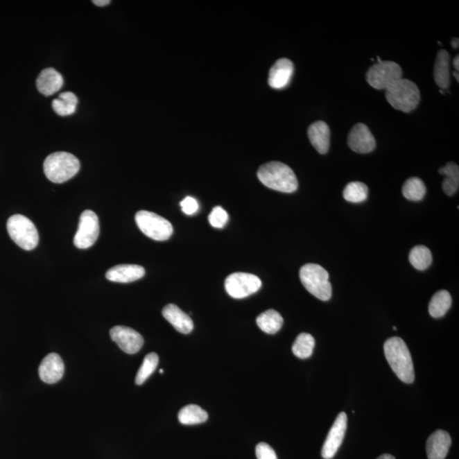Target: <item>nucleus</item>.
<instances>
[{
	"instance_id": "f257e3e1",
	"label": "nucleus",
	"mask_w": 459,
	"mask_h": 459,
	"mask_svg": "<svg viewBox=\"0 0 459 459\" xmlns=\"http://www.w3.org/2000/svg\"><path fill=\"white\" fill-rule=\"evenodd\" d=\"M383 351L387 362L402 382L412 383L415 381V368L411 354L402 338H388L383 345Z\"/></svg>"
},
{
	"instance_id": "f03ea898",
	"label": "nucleus",
	"mask_w": 459,
	"mask_h": 459,
	"mask_svg": "<svg viewBox=\"0 0 459 459\" xmlns=\"http://www.w3.org/2000/svg\"><path fill=\"white\" fill-rule=\"evenodd\" d=\"M258 178L270 189L292 193L298 189V180L291 167L281 162H270L258 171Z\"/></svg>"
},
{
	"instance_id": "7ed1b4c3",
	"label": "nucleus",
	"mask_w": 459,
	"mask_h": 459,
	"mask_svg": "<svg viewBox=\"0 0 459 459\" xmlns=\"http://www.w3.org/2000/svg\"><path fill=\"white\" fill-rule=\"evenodd\" d=\"M80 169V160L69 153H51L44 162V174L54 183L61 184L67 182L76 175Z\"/></svg>"
},
{
	"instance_id": "20e7f679",
	"label": "nucleus",
	"mask_w": 459,
	"mask_h": 459,
	"mask_svg": "<svg viewBox=\"0 0 459 459\" xmlns=\"http://www.w3.org/2000/svg\"><path fill=\"white\" fill-rule=\"evenodd\" d=\"M386 97L397 110L411 112L419 103L420 92L415 83L401 78L386 89Z\"/></svg>"
},
{
	"instance_id": "39448f33",
	"label": "nucleus",
	"mask_w": 459,
	"mask_h": 459,
	"mask_svg": "<svg viewBox=\"0 0 459 459\" xmlns=\"http://www.w3.org/2000/svg\"><path fill=\"white\" fill-rule=\"evenodd\" d=\"M300 278L304 287L315 298L327 301L332 297L329 274L322 266L317 264L304 265L300 270Z\"/></svg>"
},
{
	"instance_id": "423d86ee",
	"label": "nucleus",
	"mask_w": 459,
	"mask_h": 459,
	"mask_svg": "<svg viewBox=\"0 0 459 459\" xmlns=\"http://www.w3.org/2000/svg\"><path fill=\"white\" fill-rule=\"evenodd\" d=\"M7 231L14 243L24 250H33L39 244V232L28 218L15 214L7 221Z\"/></svg>"
},
{
	"instance_id": "0eeeda50",
	"label": "nucleus",
	"mask_w": 459,
	"mask_h": 459,
	"mask_svg": "<svg viewBox=\"0 0 459 459\" xmlns=\"http://www.w3.org/2000/svg\"><path fill=\"white\" fill-rule=\"evenodd\" d=\"M135 222L139 229L146 236L156 241L171 239L174 232L171 222L155 213L141 210L135 214Z\"/></svg>"
},
{
	"instance_id": "6e6552de",
	"label": "nucleus",
	"mask_w": 459,
	"mask_h": 459,
	"mask_svg": "<svg viewBox=\"0 0 459 459\" xmlns=\"http://www.w3.org/2000/svg\"><path fill=\"white\" fill-rule=\"evenodd\" d=\"M366 78L372 88L387 89L402 78V69L397 62L382 61L375 63L368 69Z\"/></svg>"
},
{
	"instance_id": "1a4fd4ad",
	"label": "nucleus",
	"mask_w": 459,
	"mask_h": 459,
	"mask_svg": "<svg viewBox=\"0 0 459 459\" xmlns=\"http://www.w3.org/2000/svg\"><path fill=\"white\" fill-rule=\"evenodd\" d=\"M261 280L255 275L236 272L230 275L225 282L228 295L234 299H243L261 288Z\"/></svg>"
},
{
	"instance_id": "9d476101",
	"label": "nucleus",
	"mask_w": 459,
	"mask_h": 459,
	"mask_svg": "<svg viewBox=\"0 0 459 459\" xmlns=\"http://www.w3.org/2000/svg\"><path fill=\"white\" fill-rule=\"evenodd\" d=\"M100 234L99 219L92 210H85L80 219V225L74 236V245L80 250H86L95 244Z\"/></svg>"
},
{
	"instance_id": "9b49d317",
	"label": "nucleus",
	"mask_w": 459,
	"mask_h": 459,
	"mask_svg": "<svg viewBox=\"0 0 459 459\" xmlns=\"http://www.w3.org/2000/svg\"><path fill=\"white\" fill-rule=\"evenodd\" d=\"M347 430V415L344 412L340 413L336 417L334 424L331 428L329 435L322 449V456L325 459H331L336 454L343 443L345 432Z\"/></svg>"
},
{
	"instance_id": "f8f14e48",
	"label": "nucleus",
	"mask_w": 459,
	"mask_h": 459,
	"mask_svg": "<svg viewBox=\"0 0 459 459\" xmlns=\"http://www.w3.org/2000/svg\"><path fill=\"white\" fill-rule=\"evenodd\" d=\"M110 336L119 347L127 354L137 353L141 349L144 340L137 331L125 326H116L110 331Z\"/></svg>"
},
{
	"instance_id": "ddd939ff",
	"label": "nucleus",
	"mask_w": 459,
	"mask_h": 459,
	"mask_svg": "<svg viewBox=\"0 0 459 459\" xmlns=\"http://www.w3.org/2000/svg\"><path fill=\"white\" fill-rule=\"evenodd\" d=\"M348 145L357 153H370L376 148V141L370 128L364 123H356L348 135Z\"/></svg>"
},
{
	"instance_id": "4468645a",
	"label": "nucleus",
	"mask_w": 459,
	"mask_h": 459,
	"mask_svg": "<svg viewBox=\"0 0 459 459\" xmlns=\"http://www.w3.org/2000/svg\"><path fill=\"white\" fill-rule=\"evenodd\" d=\"M65 366L62 357L56 353L49 354L40 363L39 374L41 380L46 383H55L63 377Z\"/></svg>"
},
{
	"instance_id": "2eb2a0df",
	"label": "nucleus",
	"mask_w": 459,
	"mask_h": 459,
	"mask_svg": "<svg viewBox=\"0 0 459 459\" xmlns=\"http://www.w3.org/2000/svg\"><path fill=\"white\" fill-rule=\"evenodd\" d=\"M293 63L287 58L277 60L269 71L268 83L270 87L284 89L291 83L293 73Z\"/></svg>"
},
{
	"instance_id": "dca6fc26",
	"label": "nucleus",
	"mask_w": 459,
	"mask_h": 459,
	"mask_svg": "<svg viewBox=\"0 0 459 459\" xmlns=\"http://www.w3.org/2000/svg\"><path fill=\"white\" fill-rule=\"evenodd\" d=\"M145 273V269L141 266L123 264L109 269L106 277L114 283L128 284L141 279Z\"/></svg>"
},
{
	"instance_id": "f3484780",
	"label": "nucleus",
	"mask_w": 459,
	"mask_h": 459,
	"mask_svg": "<svg viewBox=\"0 0 459 459\" xmlns=\"http://www.w3.org/2000/svg\"><path fill=\"white\" fill-rule=\"evenodd\" d=\"M451 444V436L447 431H435L428 438L426 444L428 459H445Z\"/></svg>"
},
{
	"instance_id": "a211bd4d",
	"label": "nucleus",
	"mask_w": 459,
	"mask_h": 459,
	"mask_svg": "<svg viewBox=\"0 0 459 459\" xmlns=\"http://www.w3.org/2000/svg\"><path fill=\"white\" fill-rule=\"evenodd\" d=\"M164 318L182 334H190L193 330V320L174 304H167L162 311Z\"/></svg>"
},
{
	"instance_id": "6ab92c4d",
	"label": "nucleus",
	"mask_w": 459,
	"mask_h": 459,
	"mask_svg": "<svg viewBox=\"0 0 459 459\" xmlns=\"http://www.w3.org/2000/svg\"><path fill=\"white\" fill-rule=\"evenodd\" d=\"M64 84L62 74L54 69H46L41 71L37 78V89L44 96L54 95L62 89Z\"/></svg>"
},
{
	"instance_id": "aec40b11",
	"label": "nucleus",
	"mask_w": 459,
	"mask_h": 459,
	"mask_svg": "<svg viewBox=\"0 0 459 459\" xmlns=\"http://www.w3.org/2000/svg\"><path fill=\"white\" fill-rule=\"evenodd\" d=\"M311 145L320 154H326L330 146V129L325 122L317 121L308 129Z\"/></svg>"
},
{
	"instance_id": "412c9836",
	"label": "nucleus",
	"mask_w": 459,
	"mask_h": 459,
	"mask_svg": "<svg viewBox=\"0 0 459 459\" xmlns=\"http://www.w3.org/2000/svg\"><path fill=\"white\" fill-rule=\"evenodd\" d=\"M434 78L436 85L441 89H447L450 85V55L445 50L438 52L435 62Z\"/></svg>"
},
{
	"instance_id": "4be33fe9",
	"label": "nucleus",
	"mask_w": 459,
	"mask_h": 459,
	"mask_svg": "<svg viewBox=\"0 0 459 459\" xmlns=\"http://www.w3.org/2000/svg\"><path fill=\"white\" fill-rule=\"evenodd\" d=\"M257 323L263 332L275 334L283 327L284 318L279 312L268 310L259 315L257 318Z\"/></svg>"
},
{
	"instance_id": "5701e85b",
	"label": "nucleus",
	"mask_w": 459,
	"mask_h": 459,
	"mask_svg": "<svg viewBox=\"0 0 459 459\" xmlns=\"http://www.w3.org/2000/svg\"><path fill=\"white\" fill-rule=\"evenodd\" d=\"M442 175L446 178L442 183L443 191L447 196H453L457 193L459 187V168L458 165L449 162L445 167L439 169Z\"/></svg>"
},
{
	"instance_id": "b1692460",
	"label": "nucleus",
	"mask_w": 459,
	"mask_h": 459,
	"mask_svg": "<svg viewBox=\"0 0 459 459\" xmlns=\"http://www.w3.org/2000/svg\"><path fill=\"white\" fill-rule=\"evenodd\" d=\"M451 306V297L449 292L440 291L433 295L430 304H428V312L432 318H442L449 311Z\"/></svg>"
},
{
	"instance_id": "393cba45",
	"label": "nucleus",
	"mask_w": 459,
	"mask_h": 459,
	"mask_svg": "<svg viewBox=\"0 0 459 459\" xmlns=\"http://www.w3.org/2000/svg\"><path fill=\"white\" fill-rule=\"evenodd\" d=\"M78 103V97L70 92H63L58 99L52 101V107L60 116H65L73 114L76 112Z\"/></svg>"
},
{
	"instance_id": "a878e982",
	"label": "nucleus",
	"mask_w": 459,
	"mask_h": 459,
	"mask_svg": "<svg viewBox=\"0 0 459 459\" xmlns=\"http://www.w3.org/2000/svg\"><path fill=\"white\" fill-rule=\"evenodd\" d=\"M208 417V413L198 405L184 406L178 415L180 423L185 425L205 423Z\"/></svg>"
},
{
	"instance_id": "bb28decb",
	"label": "nucleus",
	"mask_w": 459,
	"mask_h": 459,
	"mask_svg": "<svg viewBox=\"0 0 459 459\" xmlns=\"http://www.w3.org/2000/svg\"><path fill=\"white\" fill-rule=\"evenodd\" d=\"M426 187L422 180L417 177H413L404 183L402 187V194L410 201H420L426 194Z\"/></svg>"
},
{
	"instance_id": "cd10ccee",
	"label": "nucleus",
	"mask_w": 459,
	"mask_h": 459,
	"mask_svg": "<svg viewBox=\"0 0 459 459\" xmlns=\"http://www.w3.org/2000/svg\"><path fill=\"white\" fill-rule=\"evenodd\" d=\"M315 347V338L309 334H300L293 345L292 351L300 359H307L311 356Z\"/></svg>"
},
{
	"instance_id": "c85d7f7f",
	"label": "nucleus",
	"mask_w": 459,
	"mask_h": 459,
	"mask_svg": "<svg viewBox=\"0 0 459 459\" xmlns=\"http://www.w3.org/2000/svg\"><path fill=\"white\" fill-rule=\"evenodd\" d=\"M409 261L415 269L426 270L432 263L431 252L427 247L423 245L413 248L409 254Z\"/></svg>"
},
{
	"instance_id": "c756f323",
	"label": "nucleus",
	"mask_w": 459,
	"mask_h": 459,
	"mask_svg": "<svg viewBox=\"0 0 459 459\" xmlns=\"http://www.w3.org/2000/svg\"><path fill=\"white\" fill-rule=\"evenodd\" d=\"M344 198L346 201L354 203L363 202L367 200L368 187L363 182H353L345 187Z\"/></svg>"
},
{
	"instance_id": "7c9ffc66",
	"label": "nucleus",
	"mask_w": 459,
	"mask_h": 459,
	"mask_svg": "<svg viewBox=\"0 0 459 459\" xmlns=\"http://www.w3.org/2000/svg\"><path fill=\"white\" fill-rule=\"evenodd\" d=\"M159 362V356L156 353L152 352L146 356L140 370L137 372V377H135L137 385L141 386L148 380L150 376L156 370Z\"/></svg>"
},
{
	"instance_id": "2f4dec72",
	"label": "nucleus",
	"mask_w": 459,
	"mask_h": 459,
	"mask_svg": "<svg viewBox=\"0 0 459 459\" xmlns=\"http://www.w3.org/2000/svg\"><path fill=\"white\" fill-rule=\"evenodd\" d=\"M229 220L228 214L221 207H214L209 216L210 225L214 228H223Z\"/></svg>"
},
{
	"instance_id": "473e14b6",
	"label": "nucleus",
	"mask_w": 459,
	"mask_h": 459,
	"mask_svg": "<svg viewBox=\"0 0 459 459\" xmlns=\"http://www.w3.org/2000/svg\"><path fill=\"white\" fill-rule=\"evenodd\" d=\"M255 453H257V459H277L272 447L266 442L259 443Z\"/></svg>"
},
{
	"instance_id": "72a5a7b5",
	"label": "nucleus",
	"mask_w": 459,
	"mask_h": 459,
	"mask_svg": "<svg viewBox=\"0 0 459 459\" xmlns=\"http://www.w3.org/2000/svg\"><path fill=\"white\" fill-rule=\"evenodd\" d=\"M180 206H182L183 213H185L187 216H193V214L197 213L198 210V203L197 200L191 197L184 198L183 200L180 202Z\"/></svg>"
},
{
	"instance_id": "f704fd0d",
	"label": "nucleus",
	"mask_w": 459,
	"mask_h": 459,
	"mask_svg": "<svg viewBox=\"0 0 459 459\" xmlns=\"http://www.w3.org/2000/svg\"><path fill=\"white\" fill-rule=\"evenodd\" d=\"M92 2L97 6H106L111 3L109 0H93Z\"/></svg>"
},
{
	"instance_id": "c9c22d12",
	"label": "nucleus",
	"mask_w": 459,
	"mask_h": 459,
	"mask_svg": "<svg viewBox=\"0 0 459 459\" xmlns=\"http://www.w3.org/2000/svg\"><path fill=\"white\" fill-rule=\"evenodd\" d=\"M458 37H453V40H451V46L454 49H458Z\"/></svg>"
},
{
	"instance_id": "e433bc0d",
	"label": "nucleus",
	"mask_w": 459,
	"mask_h": 459,
	"mask_svg": "<svg viewBox=\"0 0 459 459\" xmlns=\"http://www.w3.org/2000/svg\"><path fill=\"white\" fill-rule=\"evenodd\" d=\"M459 62V56H458V55H457L456 56H455V58L453 60V66L455 67V69H456L457 71H458V69H459V62Z\"/></svg>"
},
{
	"instance_id": "4c0bfd02",
	"label": "nucleus",
	"mask_w": 459,
	"mask_h": 459,
	"mask_svg": "<svg viewBox=\"0 0 459 459\" xmlns=\"http://www.w3.org/2000/svg\"><path fill=\"white\" fill-rule=\"evenodd\" d=\"M377 459H396L392 455L390 454H383L381 456L379 457Z\"/></svg>"
},
{
	"instance_id": "58836bf2",
	"label": "nucleus",
	"mask_w": 459,
	"mask_h": 459,
	"mask_svg": "<svg viewBox=\"0 0 459 459\" xmlns=\"http://www.w3.org/2000/svg\"><path fill=\"white\" fill-rule=\"evenodd\" d=\"M453 76L456 77V78H457V81L458 82V81H459V78H458V71H453Z\"/></svg>"
},
{
	"instance_id": "ea45409f",
	"label": "nucleus",
	"mask_w": 459,
	"mask_h": 459,
	"mask_svg": "<svg viewBox=\"0 0 459 459\" xmlns=\"http://www.w3.org/2000/svg\"><path fill=\"white\" fill-rule=\"evenodd\" d=\"M160 372H161V374H163L164 370H160Z\"/></svg>"
}]
</instances>
